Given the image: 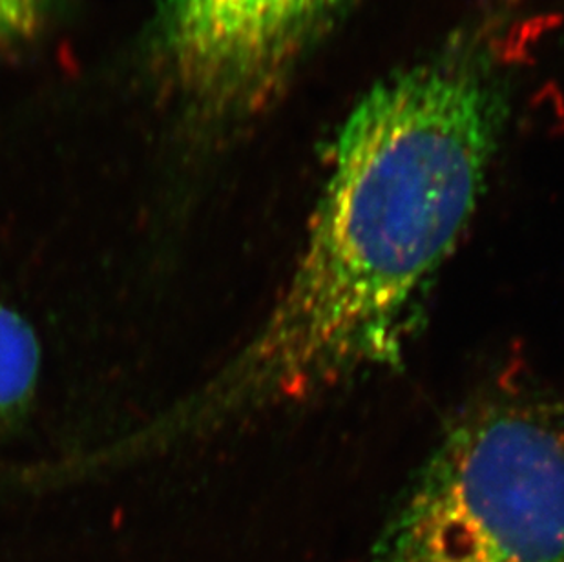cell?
<instances>
[{
	"label": "cell",
	"instance_id": "obj_1",
	"mask_svg": "<svg viewBox=\"0 0 564 562\" xmlns=\"http://www.w3.org/2000/svg\"><path fill=\"white\" fill-rule=\"evenodd\" d=\"M497 50L464 33L378 80L336 136L304 249L229 360L152 420L174 450L393 364L474 218L510 117Z\"/></svg>",
	"mask_w": 564,
	"mask_h": 562
},
{
	"label": "cell",
	"instance_id": "obj_6",
	"mask_svg": "<svg viewBox=\"0 0 564 562\" xmlns=\"http://www.w3.org/2000/svg\"><path fill=\"white\" fill-rule=\"evenodd\" d=\"M33 2H35V4L41 6L43 10H46V6H48L50 0H33Z\"/></svg>",
	"mask_w": 564,
	"mask_h": 562
},
{
	"label": "cell",
	"instance_id": "obj_4",
	"mask_svg": "<svg viewBox=\"0 0 564 562\" xmlns=\"http://www.w3.org/2000/svg\"><path fill=\"white\" fill-rule=\"evenodd\" d=\"M41 339L15 309L0 303V439L21 430L37 398Z\"/></svg>",
	"mask_w": 564,
	"mask_h": 562
},
{
	"label": "cell",
	"instance_id": "obj_3",
	"mask_svg": "<svg viewBox=\"0 0 564 562\" xmlns=\"http://www.w3.org/2000/svg\"><path fill=\"white\" fill-rule=\"evenodd\" d=\"M358 0H161L158 68L199 147L265 116Z\"/></svg>",
	"mask_w": 564,
	"mask_h": 562
},
{
	"label": "cell",
	"instance_id": "obj_2",
	"mask_svg": "<svg viewBox=\"0 0 564 562\" xmlns=\"http://www.w3.org/2000/svg\"><path fill=\"white\" fill-rule=\"evenodd\" d=\"M360 562H564V433L521 400L438 442Z\"/></svg>",
	"mask_w": 564,
	"mask_h": 562
},
{
	"label": "cell",
	"instance_id": "obj_5",
	"mask_svg": "<svg viewBox=\"0 0 564 562\" xmlns=\"http://www.w3.org/2000/svg\"><path fill=\"white\" fill-rule=\"evenodd\" d=\"M43 15V8L33 0H0V44L32 35Z\"/></svg>",
	"mask_w": 564,
	"mask_h": 562
}]
</instances>
